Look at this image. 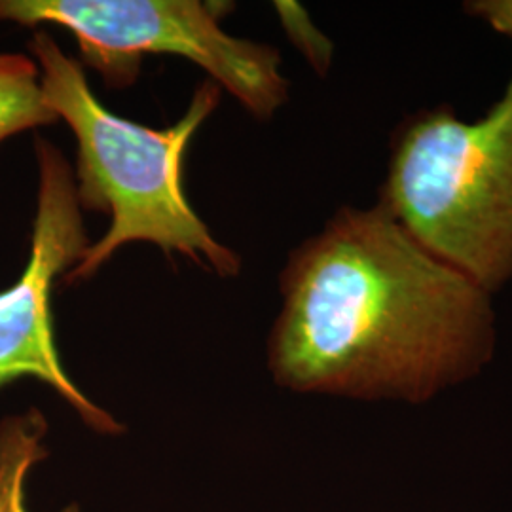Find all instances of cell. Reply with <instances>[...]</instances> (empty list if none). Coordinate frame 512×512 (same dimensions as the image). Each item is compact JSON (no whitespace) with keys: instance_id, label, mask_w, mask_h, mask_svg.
I'll use <instances>...</instances> for the list:
<instances>
[{"instance_id":"obj_8","label":"cell","mask_w":512,"mask_h":512,"mask_svg":"<svg viewBox=\"0 0 512 512\" xmlns=\"http://www.w3.org/2000/svg\"><path fill=\"white\" fill-rule=\"evenodd\" d=\"M275 12L281 19V25L296 50L308 59L311 69L319 76H327L334 57V46L329 37H325L308 12L298 2H275Z\"/></svg>"},{"instance_id":"obj_2","label":"cell","mask_w":512,"mask_h":512,"mask_svg":"<svg viewBox=\"0 0 512 512\" xmlns=\"http://www.w3.org/2000/svg\"><path fill=\"white\" fill-rule=\"evenodd\" d=\"M48 107L67 122L76 139V194L82 211L109 215L105 236L90 245L65 285L84 283L120 247L152 243L165 255H183L219 277H236L238 253L211 234L184 192V156L203 122L220 103L219 86L202 82L179 122L148 128L107 109L78 59L65 54L50 33L29 40Z\"/></svg>"},{"instance_id":"obj_7","label":"cell","mask_w":512,"mask_h":512,"mask_svg":"<svg viewBox=\"0 0 512 512\" xmlns=\"http://www.w3.org/2000/svg\"><path fill=\"white\" fill-rule=\"evenodd\" d=\"M55 122L59 118L44 99L37 61L0 52V143Z\"/></svg>"},{"instance_id":"obj_4","label":"cell","mask_w":512,"mask_h":512,"mask_svg":"<svg viewBox=\"0 0 512 512\" xmlns=\"http://www.w3.org/2000/svg\"><path fill=\"white\" fill-rule=\"evenodd\" d=\"M232 10L209 0H0V23L69 31L82 67L101 74L110 90L133 86L147 55L183 57L266 122L289 101L291 84L277 48L222 29Z\"/></svg>"},{"instance_id":"obj_6","label":"cell","mask_w":512,"mask_h":512,"mask_svg":"<svg viewBox=\"0 0 512 512\" xmlns=\"http://www.w3.org/2000/svg\"><path fill=\"white\" fill-rule=\"evenodd\" d=\"M48 421L38 408L0 421V512H31L27 482L31 471L48 458L44 444ZM61 512H80L73 505Z\"/></svg>"},{"instance_id":"obj_9","label":"cell","mask_w":512,"mask_h":512,"mask_svg":"<svg viewBox=\"0 0 512 512\" xmlns=\"http://www.w3.org/2000/svg\"><path fill=\"white\" fill-rule=\"evenodd\" d=\"M465 14L486 21L495 33L512 40V0H473L463 4Z\"/></svg>"},{"instance_id":"obj_5","label":"cell","mask_w":512,"mask_h":512,"mask_svg":"<svg viewBox=\"0 0 512 512\" xmlns=\"http://www.w3.org/2000/svg\"><path fill=\"white\" fill-rule=\"evenodd\" d=\"M37 211L29 260L18 281L0 293V389L33 378L54 389L90 429L120 435L124 427L88 399L61 363L55 340L52 293L93 241L76 194L74 167L46 137L35 139Z\"/></svg>"},{"instance_id":"obj_1","label":"cell","mask_w":512,"mask_h":512,"mask_svg":"<svg viewBox=\"0 0 512 512\" xmlns=\"http://www.w3.org/2000/svg\"><path fill=\"white\" fill-rule=\"evenodd\" d=\"M279 291L268 366L296 393L427 403L494 357V294L380 203L340 207L289 255Z\"/></svg>"},{"instance_id":"obj_3","label":"cell","mask_w":512,"mask_h":512,"mask_svg":"<svg viewBox=\"0 0 512 512\" xmlns=\"http://www.w3.org/2000/svg\"><path fill=\"white\" fill-rule=\"evenodd\" d=\"M378 203L448 266L495 294L512 279V78L484 118L450 105L393 131Z\"/></svg>"}]
</instances>
